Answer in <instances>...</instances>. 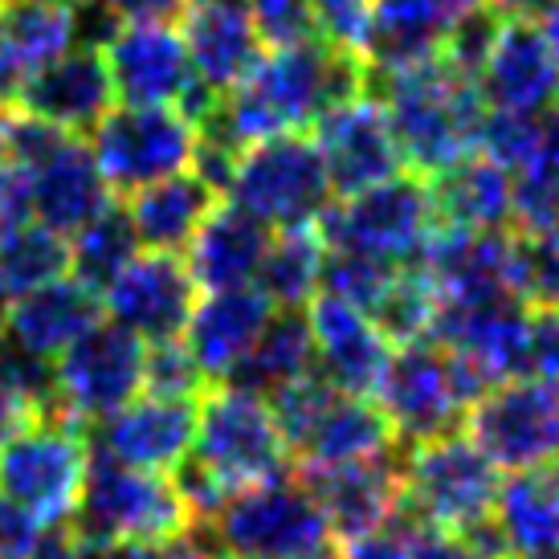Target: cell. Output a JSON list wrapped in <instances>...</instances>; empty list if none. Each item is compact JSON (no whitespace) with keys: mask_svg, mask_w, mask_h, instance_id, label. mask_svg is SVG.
Returning a JSON list of instances; mask_svg holds the SVG:
<instances>
[{"mask_svg":"<svg viewBox=\"0 0 559 559\" xmlns=\"http://www.w3.org/2000/svg\"><path fill=\"white\" fill-rule=\"evenodd\" d=\"M326 253H359L384 265H417L437 229L429 180L401 171L356 197H335L314 221Z\"/></svg>","mask_w":559,"mask_h":559,"instance_id":"7","label":"cell"},{"mask_svg":"<svg viewBox=\"0 0 559 559\" xmlns=\"http://www.w3.org/2000/svg\"><path fill=\"white\" fill-rule=\"evenodd\" d=\"M396 270H401V265L372 262V258H359V253H326L319 290L368 314L376 302H380V295L389 290V282Z\"/></svg>","mask_w":559,"mask_h":559,"instance_id":"40","label":"cell"},{"mask_svg":"<svg viewBox=\"0 0 559 559\" xmlns=\"http://www.w3.org/2000/svg\"><path fill=\"white\" fill-rule=\"evenodd\" d=\"M66 4H74V9H91V4H98V0H66Z\"/></svg>","mask_w":559,"mask_h":559,"instance_id":"54","label":"cell"},{"mask_svg":"<svg viewBox=\"0 0 559 559\" xmlns=\"http://www.w3.org/2000/svg\"><path fill=\"white\" fill-rule=\"evenodd\" d=\"M188 457L209 469L229 495L290 474V453L274 425L270 404L234 384H217L201 396L197 441Z\"/></svg>","mask_w":559,"mask_h":559,"instance_id":"11","label":"cell"},{"mask_svg":"<svg viewBox=\"0 0 559 559\" xmlns=\"http://www.w3.org/2000/svg\"><path fill=\"white\" fill-rule=\"evenodd\" d=\"M368 94L389 115L404 168L420 180H433L457 159L478 152L486 103H481L474 79L457 74L441 58L408 66V70H392V74L368 70Z\"/></svg>","mask_w":559,"mask_h":559,"instance_id":"2","label":"cell"},{"mask_svg":"<svg viewBox=\"0 0 559 559\" xmlns=\"http://www.w3.org/2000/svg\"><path fill=\"white\" fill-rule=\"evenodd\" d=\"M79 37L82 16L66 0H0V107H13L21 86Z\"/></svg>","mask_w":559,"mask_h":559,"instance_id":"25","label":"cell"},{"mask_svg":"<svg viewBox=\"0 0 559 559\" xmlns=\"http://www.w3.org/2000/svg\"><path fill=\"white\" fill-rule=\"evenodd\" d=\"M469 441L498 469H539L559 453V380L519 376L469 408Z\"/></svg>","mask_w":559,"mask_h":559,"instance_id":"14","label":"cell"},{"mask_svg":"<svg viewBox=\"0 0 559 559\" xmlns=\"http://www.w3.org/2000/svg\"><path fill=\"white\" fill-rule=\"evenodd\" d=\"M314 372V335L302 311H274L258 343L249 347V356L234 368L225 384L241 392H253L270 401L278 389L295 384L302 376Z\"/></svg>","mask_w":559,"mask_h":559,"instance_id":"33","label":"cell"},{"mask_svg":"<svg viewBox=\"0 0 559 559\" xmlns=\"http://www.w3.org/2000/svg\"><path fill=\"white\" fill-rule=\"evenodd\" d=\"M201 286L192 282L185 258L164 249H143L103 290V314L135 331L143 343L180 340Z\"/></svg>","mask_w":559,"mask_h":559,"instance_id":"17","label":"cell"},{"mask_svg":"<svg viewBox=\"0 0 559 559\" xmlns=\"http://www.w3.org/2000/svg\"><path fill=\"white\" fill-rule=\"evenodd\" d=\"M70 531L82 547L98 544H143L168 547L192 531L185 498L176 481L164 474L131 469L107 457L103 450L91 453L86 481H82L79 511L70 519Z\"/></svg>","mask_w":559,"mask_h":559,"instance_id":"3","label":"cell"},{"mask_svg":"<svg viewBox=\"0 0 559 559\" xmlns=\"http://www.w3.org/2000/svg\"><path fill=\"white\" fill-rule=\"evenodd\" d=\"M209 392L201 364L192 359L185 340H159L147 343L143 356V396H159V401H201Z\"/></svg>","mask_w":559,"mask_h":559,"instance_id":"39","label":"cell"},{"mask_svg":"<svg viewBox=\"0 0 559 559\" xmlns=\"http://www.w3.org/2000/svg\"><path fill=\"white\" fill-rule=\"evenodd\" d=\"M531 376L559 380V307L531 311Z\"/></svg>","mask_w":559,"mask_h":559,"instance_id":"47","label":"cell"},{"mask_svg":"<svg viewBox=\"0 0 559 559\" xmlns=\"http://www.w3.org/2000/svg\"><path fill=\"white\" fill-rule=\"evenodd\" d=\"M311 131L335 197H356L364 188L384 185L404 171L401 143L392 135L384 107L372 94H359L343 107H331L314 119Z\"/></svg>","mask_w":559,"mask_h":559,"instance_id":"18","label":"cell"},{"mask_svg":"<svg viewBox=\"0 0 559 559\" xmlns=\"http://www.w3.org/2000/svg\"><path fill=\"white\" fill-rule=\"evenodd\" d=\"M91 466V433L70 417L46 413L0 445V495L13 498L41 527L70 523Z\"/></svg>","mask_w":559,"mask_h":559,"instance_id":"10","label":"cell"},{"mask_svg":"<svg viewBox=\"0 0 559 559\" xmlns=\"http://www.w3.org/2000/svg\"><path fill=\"white\" fill-rule=\"evenodd\" d=\"M490 4L507 16H544L556 0H490Z\"/></svg>","mask_w":559,"mask_h":559,"instance_id":"52","label":"cell"},{"mask_svg":"<svg viewBox=\"0 0 559 559\" xmlns=\"http://www.w3.org/2000/svg\"><path fill=\"white\" fill-rule=\"evenodd\" d=\"M437 286L425 274V265H401L392 274L389 290L380 295L368 319L376 323V331L392 343V347H408V343L433 340L437 323Z\"/></svg>","mask_w":559,"mask_h":559,"instance_id":"37","label":"cell"},{"mask_svg":"<svg viewBox=\"0 0 559 559\" xmlns=\"http://www.w3.org/2000/svg\"><path fill=\"white\" fill-rule=\"evenodd\" d=\"M185 37L192 74L209 94H229L249 79V70L262 62L265 41L249 16L246 0H188Z\"/></svg>","mask_w":559,"mask_h":559,"instance_id":"22","label":"cell"},{"mask_svg":"<svg viewBox=\"0 0 559 559\" xmlns=\"http://www.w3.org/2000/svg\"><path fill=\"white\" fill-rule=\"evenodd\" d=\"M33 221V188H29V171L9 164L0 156V237Z\"/></svg>","mask_w":559,"mask_h":559,"instance_id":"46","label":"cell"},{"mask_svg":"<svg viewBox=\"0 0 559 559\" xmlns=\"http://www.w3.org/2000/svg\"><path fill=\"white\" fill-rule=\"evenodd\" d=\"M270 241H274V229H265L246 209H237L229 201L213 204V213L201 221V229L188 241L185 265L204 295L253 286Z\"/></svg>","mask_w":559,"mask_h":559,"instance_id":"28","label":"cell"},{"mask_svg":"<svg viewBox=\"0 0 559 559\" xmlns=\"http://www.w3.org/2000/svg\"><path fill=\"white\" fill-rule=\"evenodd\" d=\"M323 262L326 246L314 225H307V229H282V234H274L270 249H265V262L258 270L253 286L274 302V311H302L319 295Z\"/></svg>","mask_w":559,"mask_h":559,"instance_id":"34","label":"cell"},{"mask_svg":"<svg viewBox=\"0 0 559 559\" xmlns=\"http://www.w3.org/2000/svg\"><path fill=\"white\" fill-rule=\"evenodd\" d=\"M417 531V523L404 511L392 514V523L376 535H364L356 544H343L335 559H408V535Z\"/></svg>","mask_w":559,"mask_h":559,"instance_id":"44","label":"cell"},{"mask_svg":"<svg viewBox=\"0 0 559 559\" xmlns=\"http://www.w3.org/2000/svg\"><path fill=\"white\" fill-rule=\"evenodd\" d=\"M539 25H544V33H547V46H551V53H556V62H559V0L547 9L544 16H535Z\"/></svg>","mask_w":559,"mask_h":559,"instance_id":"53","label":"cell"},{"mask_svg":"<svg viewBox=\"0 0 559 559\" xmlns=\"http://www.w3.org/2000/svg\"><path fill=\"white\" fill-rule=\"evenodd\" d=\"M486 392L490 384L481 380L474 364H466L437 340H420L392 352L376 396H380V413L392 425V437L408 450L437 437L462 433V420Z\"/></svg>","mask_w":559,"mask_h":559,"instance_id":"5","label":"cell"},{"mask_svg":"<svg viewBox=\"0 0 559 559\" xmlns=\"http://www.w3.org/2000/svg\"><path fill=\"white\" fill-rule=\"evenodd\" d=\"M307 323L314 335V376H323L335 392L372 401L392 359V343L376 331L372 319L319 290Z\"/></svg>","mask_w":559,"mask_h":559,"instance_id":"20","label":"cell"},{"mask_svg":"<svg viewBox=\"0 0 559 559\" xmlns=\"http://www.w3.org/2000/svg\"><path fill=\"white\" fill-rule=\"evenodd\" d=\"M265 404H270L286 453L298 462V469L364 462V457L401 445L392 437V425L380 413V404H372L368 396L335 392L314 372L278 389Z\"/></svg>","mask_w":559,"mask_h":559,"instance_id":"6","label":"cell"},{"mask_svg":"<svg viewBox=\"0 0 559 559\" xmlns=\"http://www.w3.org/2000/svg\"><path fill=\"white\" fill-rule=\"evenodd\" d=\"M33 188V221L62 237L86 229L110 204V188L94 164V152L82 135H66L37 168L29 171Z\"/></svg>","mask_w":559,"mask_h":559,"instance_id":"27","label":"cell"},{"mask_svg":"<svg viewBox=\"0 0 559 559\" xmlns=\"http://www.w3.org/2000/svg\"><path fill=\"white\" fill-rule=\"evenodd\" d=\"M376 29L368 41V70L392 74L441 58L450 29L481 0H372Z\"/></svg>","mask_w":559,"mask_h":559,"instance_id":"29","label":"cell"},{"mask_svg":"<svg viewBox=\"0 0 559 559\" xmlns=\"http://www.w3.org/2000/svg\"><path fill=\"white\" fill-rule=\"evenodd\" d=\"M41 523L29 511H21L13 498L0 495V559H29L41 544Z\"/></svg>","mask_w":559,"mask_h":559,"instance_id":"45","label":"cell"},{"mask_svg":"<svg viewBox=\"0 0 559 559\" xmlns=\"http://www.w3.org/2000/svg\"><path fill=\"white\" fill-rule=\"evenodd\" d=\"M192 531L217 559H307L335 544L298 474L237 490L209 523Z\"/></svg>","mask_w":559,"mask_h":559,"instance_id":"4","label":"cell"},{"mask_svg":"<svg viewBox=\"0 0 559 559\" xmlns=\"http://www.w3.org/2000/svg\"><path fill=\"white\" fill-rule=\"evenodd\" d=\"M495 527L514 559H544L559 551V469H519L502 481Z\"/></svg>","mask_w":559,"mask_h":559,"instance_id":"32","label":"cell"},{"mask_svg":"<svg viewBox=\"0 0 559 559\" xmlns=\"http://www.w3.org/2000/svg\"><path fill=\"white\" fill-rule=\"evenodd\" d=\"M103 58L123 107H180L197 86L185 37L168 21H119Z\"/></svg>","mask_w":559,"mask_h":559,"instance_id":"16","label":"cell"},{"mask_svg":"<svg viewBox=\"0 0 559 559\" xmlns=\"http://www.w3.org/2000/svg\"><path fill=\"white\" fill-rule=\"evenodd\" d=\"M559 225V140L511 176V229L547 234Z\"/></svg>","mask_w":559,"mask_h":559,"instance_id":"38","label":"cell"},{"mask_svg":"<svg viewBox=\"0 0 559 559\" xmlns=\"http://www.w3.org/2000/svg\"><path fill=\"white\" fill-rule=\"evenodd\" d=\"M197 404L201 401H159L135 396L98 429V450L147 474H176L197 441Z\"/></svg>","mask_w":559,"mask_h":559,"instance_id":"23","label":"cell"},{"mask_svg":"<svg viewBox=\"0 0 559 559\" xmlns=\"http://www.w3.org/2000/svg\"><path fill=\"white\" fill-rule=\"evenodd\" d=\"M401 466L404 445L376 453L364 462L343 466H311L298 469V481L311 490L314 507L323 511L335 544H356L364 535H376L401 511Z\"/></svg>","mask_w":559,"mask_h":559,"instance_id":"15","label":"cell"},{"mask_svg":"<svg viewBox=\"0 0 559 559\" xmlns=\"http://www.w3.org/2000/svg\"><path fill=\"white\" fill-rule=\"evenodd\" d=\"M115 21H171L188 9V0H103Z\"/></svg>","mask_w":559,"mask_h":559,"instance_id":"50","label":"cell"},{"mask_svg":"<svg viewBox=\"0 0 559 559\" xmlns=\"http://www.w3.org/2000/svg\"><path fill=\"white\" fill-rule=\"evenodd\" d=\"M213 204H217V188L197 171H180V176H168L159 185H147L123 197V209L135 225L140 246L164 249V253L185 249L192 234L201 229V221L213 213Z\"/></svg>","mask_w":559,"mask_h":559,"instance_id":"31","label":"cell"},{"mask_svg":"<svg viewBox=\"0 0 559 559\" xmlns=\"http://www.w3.org/2000/svg\"><path fill=\"white\" fill-rule=\"evenodd\" d=\"M481 103L486 110H511V115H539L551 110L559 98V62L547 33L535 16H507L498 25V37L478 79Z\"/></svg>","mask_w":559,"mask_h":559,"instance_id":"19","label":"cell"},{"mask_svg":"<svg viewBox=\"0 0 559 559\" xmlns=\"http://www.w3.org/2000/svg\"><path fill=\"white\" fill-rule=\"evenodd\" d=\"M544 559H559V551H551V556H544Z\"/></svg>","mask_w":559,"mask_h":559,"instance_id":"55","label":"cell"},{"mask_svg":"<svg viewBox=\"0 0 559 559\" xmlns=\"http://www.w3.org/2000/svg\"><path fill=\"white\" fill-rule=\"evenodd\" d=\"M70 278V237L25 221L0 237V298H21L49 282Z\"/></svg>","mask_w":559,"mask_h":559,"instance_id":"35","label":"cell"},{"mask_svg":"<svg viewBox=\"0 0 559 559\" xmlns=\"http://www.w3.org/2000/svg\"><path fill=\"white\" fill-rule=\"evenodd\" d=\"M498 490H502L498 466L466 433L437 437L404 450L401 511L417 527L466 535L486 519H495Z\"/></svg>","mask_w":559,"mask_h":559,"instance_id":"8","label":"cell"},{"mask_svg":"<svg viewBox=\"0 0 559 559\" xmlns=\"http://www.w3.org/2000/svg\"><path fill=\"white\" fill-rule=\"evenodd\" d=\"M115 86H110L107 58L98 46H74L70 53L53 58L46 70H37L13 107L29 110L33 119L58 127L66 135L94 131L110 115Z\"/></svg>","mask_w":559,"mask_h":559,"instance_id":"21","label":"cell"},{"mask_svg":"<svg viewBox=\"0 0 559 559\" xmlns=\"http://www.w3.org/2000/svg\"><path fill=\"white\" fill-rule=\"evenodd\" d=\"M429 197H433L437 225L445 229H466V234L511 229V171L498 168L481 152L433 176Z\"/></svg>","mask_w":559,"mask_h":559,"instance_id":"30","label":"cell"},{"mask_svg":"<svg viewBox=\"0 0 559 559\" xmlns=\"http://www.w3.org/2000/svg\"><path fill=\"white\" fill-rule=\"evenodd\" d=\"M98 319H103V298L86 290L79 278H58L41 290L13 298L0 311V347L53 364Z\"/></svg>","mask_w":559,"mask_h":559,"instance_id":"24","label":"cell"},{"mask_svg":"<svg viewBox=\"0 0 559 559\" xmlns=\"http://www.w3.org/2000/svg\"><path fill=\"white\" fill-rule=\"evenodd\" d=\"M229 204L246 209L265 229H307L335 201L326 164L307 131L249 143L225 185Z\"/></svg>","mask_w":559,"mask_h":559,"instance_id":"9","label":"cell"},{"mask_svg":"<svg viewBox=\"0 0 559 559\" xmlns=\"http://www.w3.org/2000/svg\"><path fill=\"white\" fill-rule=\"evenodd\" d=\"M359 94H368V62L307 37L262 53L249 79L221 94L217 107L197 123V135L241 156L249 143L307 131L319 115Z\"/></svg>","mask_w":559,"mask_h":559,"instance_id":"1","label":"cell"},{"mask_svg":"<svg viewBox=\"0 0 559 559\" xmlns=\"http://www.w3.org/2000/svg\"><path fill=\"white\" fill-rule=\"evenodd\" d=\"M94 164L110 192L131 197L168 176L192 171L197 159V123L176 107H110L94 127Z\"/></svg>","mask_w":559,"mask_h":559,"instance_id":"13","label":"cell"},{"mask_svg":"<svg viewBox=\"0 0 559 559\" xmlns=\"http://www.w3.org/2000/svg\"><path fill=\"white\" fill-rule=\"evenodd\" d=\"M408 559H481L469 539L450 535V531L417 527L408 535Z\"/></svg>","mask_w":559,"mask_h":559,"instance_id":"49","label":"cell"},{"mask_svg":"<svg viewBox=\"0 0 559 559\" xmlns=\"http://www.w3.org/2000/svg\"><path fill=\"white\" fill-rule=\"evenodd\" d=\"M143 356H147V343L135 331L119 326L115 319H98L79 343H70L53 359L49 413L70 417L91 433L94 425L115 417L143 392Z\"/></svg>","mask_w":559,"mask_h":559,"instance_id":"12","label":"cell"},{"mask_svg":"<svg viewBox=\"0 0 559 559\" xmlns=\"http://www.w3.org/2000/svg\"><path fill=\"white\" fill-rule=\"evenodd\" d=\"M519 298L527 307H559V225L547 234H519Z\"/></svg>","mask_w":559,"mask_h":559,"instance_id":"42","label":"cell"},{"mask_svg":"<svg viewBox=\"0 0 559 559\" xmlns=\"http://www.w3.org/2000/svg\"><path fill=\"white\" fill-rule=\"evenodd\" d=\"M376 29V4L372 0H311V33L314 41L352 53V58H368V41Z\"/></svg>","mask_w":559,"mask_h":559,"instance_id":"41","label":"cell"},{"mask_svg":"<svg viewBox=\"0 0 559 559\" xmlns=\"http://www.w3.org/2000/svg\"><path fill=\"white\" fill-rule=\"evenodd\" d=\"M79 559H168L164 547H143V544H98V547H82Z\"/></svg>","mask_w":559,"mask_h":559,"instance_id":"51","label":"cell"},{"mask_svg":"<svg viewBox=\"0 0 559 559\" xmlns=\"http://www.w3.org/2000/svg\"><path fill=\"white\" fill-rule=\"evenodd\" d=\"M246 9L253 16V25H258V37L270 49L314 37L311 0H246Z\"/></svg>","mask_w":559,"mask_h":559,"instance_id":"43","label":"cell"},{"mask_svg":"<svg viewBox=\"0 0 559 559\" xmlns=\"http://www.w3.org/2000/svg\"><path fill=\"white\" fill-rule=\"evenodd\" d=\"M556 462H559V453H556Z\"/></svg>","mask_w":559,"mask_h":559,"instance_id":"56","label":"cell"},{"mask_svg":"<svg viewBox=\"0 0 559 559\" xmlns=\"http://www.w3.org/2000/svg\"><path fill=\"white\" fill-rule=\"evenodd\" d=\"M140 253L135 225L127 217L123 201H110L98 217L70 237V278H79L86 290L103 298L110 278Z\"/></svg>","mask_w":559,"mask_h":559,"instance_id":"36","label":"cell"},{"mask_svg":"<svg viewBox=\"0 0 559 559\" xmlns=\"http://www.w3.org/2000/svg\"><path fill=\"white\" fill-rule=\"evenodd\" d=\"M41 417V404L16 384L13 376L0 368V445H9L21 429H29Z\"/></svg>","mask_w":559,"mask_h":559,"instance_id":"48","label":"cell"},{"mask_svg":"<svg viewBox=\"0 0 559 559\" xmlns=\"http://www.w3.org/2000/svg\"><path fill=\"white\" fill-rule=\"evenodd\" d=\"M274 314V302L258 286H237V290H213L197 298L188 314V326L180 340L188 343L192 359L201 364L204 380H229L234 368L249 356Z\"/></svg>","mask_w":559,"mask_h":559,"instance_id":"26","label":"cell"}]
</instances>
